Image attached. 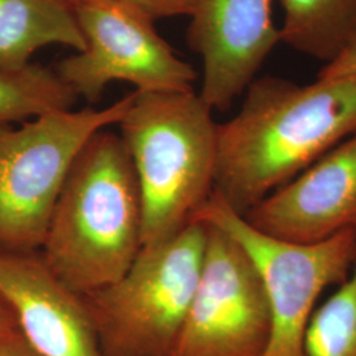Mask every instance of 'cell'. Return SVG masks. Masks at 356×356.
Segmentation results:
<instances>
[{
	"label": "cell",
	"mask_w": 356,
	"mask_h": 356,
	"mask_svg": "<svg viewBox=\"0 0 356 356\" xmlns=\"http://www.w3.org/2000/svg\"><path fill=\"white\" fill-rule=\"evenodd\" d=\"M244 92L239 113L216 124L214 170V191L241 216L356 135V76H266Z\"/></svg>",
	"instance_id": "cell-1"
},
{
	"label": "cell",
	"mask_w": 356,
	"mask_h": 356,
	"mask_svg": "<svg viewBox=\"0 0 356 356\" xmlns=\"http://www.w3.org/2000/svg\"><path fill=\"white\" fill-rule=\"evenodd\" d=\"M143 248V204L135 168L120 135L94 134L65 181L40 254L78 294L119 280Z\"/></svg>",
	"instance_id": "cell-2"
},
{
	"label": "cell",
	"mask_w": 356,
	"mask_h": 356,
	"mask_svg": "<svg viewBox=\"0 0 356 356\" xmlns=\"http://www.w3.org/2000/svg\"><path fill=\"white\" fill-rule=\"evenodd\" d=\"M200 94L138 92L118 124L143 204V247L186 229L214 191L216 123Z\"/></svg>",
	"instance_id": "cell-3"
},
{
	"label": "cell",
	"mask_w": 356,
	"mask_h": 356,
	"mask_svg": "<svg viewBox=\"0 0 356 356\" xmlns=\"http://www.w3.org/2000/svg\"><path fill=\"white\" fill-rule=\"evenodd\" d=\"M207 241L191 222L169 242L143 247L114 284L81 294L103 356H170L197 289Z\"/></svg>",
	"instance_id": "cell-4"
},
{
	"label": "cell",
	"mask_w": 356,
	"mask_h": 356,
	"mask_svg": "<svg viewBox=\"0 0 356 356\" xmlns=\"http://www.w3.org/2000/svg\"><path fill=\"white\" fill-rule=\"evenodd\" d=\"M135 92L103 108L57 111L0 124V251L38 252L76 154L98 131L119 124Z\"/></svg>",
	"instance_id": "cell-5"
},
{
	"label": "cell",
	"mask_w": 356,
	"mask_h": 356,
	"mask_svg": "<svg viewBox=\"0 0 356 356\" xmlns=\"http://www.w3.org/2000/svg\"><path fill=\"white\" fill-rule=\"evenodd\" d=\"M226 231L252 257L268 293L270 327L261 356H305L307 325L321 293L348 279L356 259V229L326 242H281L252 229L213 191L193 216Z\"/></svg>",
	"instance_id": "cell-6"
},
{
	"label": "cell",
	"mask_w": 356,
	"mask_h": 356,
	"mask_svg": "<svg viewBox=\"0 0 356 356\" xmlns=\"http://www.w3.org/2000/svg\"><path fill=\"white\" fill-rule=\"evenodd\" d=\"M85 49L61 60L56 73L90 104L110 82L124 81L138 92L194 91L197 74L159 35L152 19L122 0L72 6Z\"/></svg>",
	"instance_id": "cell-7"
},
{
	"label": "cell",
	"mask_w": 356,
	"mask_h": 356,
	"mask_svg": "<svg viewBox=\"0 0 356 356\" xmlns=\"http://www.w3.org/2000/svg\"><path fill=\"white\" fill-rule=\"evenodd\" d=\"M206 226L201 276L170 356H261L270 327L264 280L241 243Z\"/></svg>",
	"instance_id": "cell-8"
},
{
	"label": "cell",
	"mask_w": 356,
	"mask_h": 356,
	"mask_svg": "<svg viewBox=\"0 0 356 356\" xmlns=\"http://www.w3.org/2000/svg\"><path fill=\"white\" fill-rule=\"evenodd\" d=\"M275 0H194L186 40L204 65L200 97L226 111L281 42Z\"/></svg>",
	"instance_id": "cell-9"
},
{
	"label": "cell",
	"mask_w": 356,
	"mask_h": 356,
	"mask_svg": "<svg viewBox=\"0 0 356 356\" xmlns=\"http://www.w3.org/2000/svg\"><path fill=\"white\" fill-rule=\"evenodd\" d=\"M243 218L266 236L301 245L356 229V135L270 193Z\"/></svg>",
	"instance_id": "cell-10"
},
{
	"label": "cell",
	"mask_w": 356,
	"mask_h": 356,
	"mask_svg": "<svg viewBox=\"0 0 356 356\" xmlns=\"http://www.w3.org/2000/svg\"><path fill=\"white\" fill-rule=\"evenodd\" d=\"M0 294L40 355L103 356L82 296L51 273L40 251H0Z\"/></svg>",
	"instance_id": "cell-11"
},
{
	"label": "cell",
	"mask_w": 356,
	"mask_h": 356,
	"mask_svg": "<svg viewBox=\"0 0 356 356\" xmlns=\"http://www.w3.org/2000/svg\"><path fill=\"white\" fill-rule=\"evenodd\" d=\"M51 44L76 53L85 49L72 6L61 0H0V69L20 70L35 51Z\"/></svg>",
	"instance_id": "cell-12"
},
{
	"label": "cell",
	"mask_w": 356,
	"mask_h": 356,
	"mask_svg": "<svg viewBox=\"0 0 356 356\" xmlns=\"http://www.w3.org/2000/svg\"><path fill=\"white\" fill-rule=\"evenodd\" d=\"M281 42L330 64L356 38V0H280Z\"/></svg>",
	"instance_id": "cell-13"
},
{
	"label": "cell",
	"mask_w": 356,
	"mask_h": 356,
	"mask_svg": "<svg viewBox=\"0 0 356 356\" xmlns=\"http://www.w3.org/2000/svg\"><path fill=\"white\" fill-rule=\"evenodd\" d=\"M76 101V92L53 67L31 63L20 70L0 69V124L69 111Z\"/></svg>",
	"instance_id": "cell-14"
},
{
	"label": "cell",
	"mask_w": 356,
	"mask_h": 356,
	"mask_svg": "<svg viewBox=\"0 0 356 356\" xmlns=\"http://www.w3.org/2000/svg\"><path fill=\"white\" fill-rule=\"evenodd\" d=\"M305 356H356V259L353 275L314 310L306 330Z\"/></svg>",
	"instance_id": "cell-15"
},
{
	"label": "cell",
	"mask_w": 356,
	"mask_h": 356,
	"mask_svg": "<svg viewBox=\"0 0 356 356\" xmlns=\"http://www.w3.org/2000/svg\"><path fill=\"white\" fill-rule=\"evenodd\" d=\"M139 10L140 13L152 19L173 17V16H191L194 0H122Z\"/></svg>",
	"instance_id": "cell-16"
},
{
	"label": "cell",
	"mask_w": 356,
	"mask_h": 356,
	"mask_svg": "<svg viewBox=\"0 0 356 356\" xmlns=\"http://www.w3.org/2000/svg\"><path fill=\"white\" fill-rule=\"evenodd\" d=\"M344 76H356V38L338 58L321 69L317 78Z\"/></svg>",
	"instance_id": "cell-17"
},
{
	"label": "cell",
	"mask_w": 356,
	"mask_h": 356,
	"mask_svg": "<svg viewBox=\"0 0 356 356\" xmlns=\"http://www.w3.org/2000/svg\"><path fill=\"white\" fill-rule=\"evenodd\" d=\"M0 356H41L28 343L24 335L17 332L8 339L0 342Z\"/></svg>",
	"instance_id": "cell-18"
},
{
	"label": "cell",
	"mask_w": 356,
	"mask_h": 356,
	"mask_svg": "<svg viewBox=\"0 0 356 356\" xmlns=\"http://www.w3.org/2000/svg\"><path fill=\"white\" fill-rule=\"evenodd\" d=\"M20 332L17 318L11 305L0 294V342Z\"/></svg>",
	"instance_id": "cell-19"
},
{
	"label": "cell",
	"mask_w": 356,
	"mask_h": 356,
	"mask_svg": "<svg viewBox=\"0 0 356 356\" xmlns=\"http://www.w3.org/2000/svg\"><path fill=\"white\" fill-rule=\"evenodd\" d=\"M67 3L69 6H76V4H83V3H91V1H102V0H61Z\"/></svg>",
	"instance_id": "cell-20"
}]
</instances>
